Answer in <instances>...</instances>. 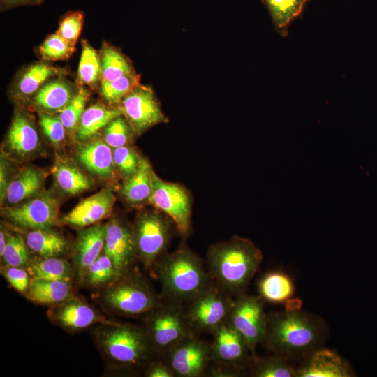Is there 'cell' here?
Returning <instances> with one entry per match:
<instances>
[{"instance_id":"obj_1","label":"cell","mask_w":377,"mask_h":377,"mask_svg":"<svg viewBox=\"0 0 377 377\" xmlns=\"http://www.w3.org/2000/svg\"><path fill=\"white\" fill-rule=\"evenodd\" d=\"M329 335L325 320L318 315L291 305L267 314L262 343L273 354L302 360L323 347Z\"/></svg>"},{"instance_id":"obj_2","label":"cell","mask_w":377,"mask_h":377,"mask_svg":"<svg viewBox=\"0 0 377 377\" xmlns=\"http://www.w3.org/2000/svg\"><path fill=\"white\" fill-rule=\"evenodd\" d=\"M262 260L260 249L251 240L235 235L210 246L207 270L215 283L236 297L246 293Z\"/></svg>"},{"instance_id":"obj_3","label":"cell","mask_w":377,"mask_h":377,"mask_svg":"<svg viewBox=\"0 0 377 377\" xmlns=\"http://www.w3.org/2000/svg\"><path fill=\"white\" fill-rule=\"evenodd\" d=\"M152 269L161 284V300L184 306L213 281L200 258L184 244L165 253Z\"/></svg>"},{"instance_id":"obj_4","label":"cell","mask_w":377,"mask_h":377,"mask_svg":"<svg viewBox=\"0 0 377 377\" xmlns=\"http://www.w3.org/2000/svg\"><path fill=\"white\" fill-rule=\"evenodd\" d=\"M94 335L103 357L114 367L145 369L156 355L142 326L103 323Z\"/></svg>"},{"instance_id":"obj_5","label":"cell","mask_w":377,"mask_h":377,"mask_svg":"<svg viewBox=\"0 0 377 377\" xmlns=\"http://www.w3.org/2000/svg\"><path fill=\"white\" fill-rule=\"evenodd\" d=\"M101 300L114 313L132 317L146 314L162 301L147 279L133 268L105 288Z\"/></svg>"},{"instance_id":"obj_6","label":"cell","mask_w":377,"mask_h":377,"mask_svg":"<svg viewBox=\"0 0 377 377\" xmlns=\"http://www.w3.org/2000/svg\"><path fill=\"white\" fill-rule=\"evenodd\" d=\"M142 327L156 355L163 359L180 341L195 332L186 318L185 306L166 300L145 314Z\"/></svg>"},{"instance_id":"obj_7","label":"cell","mask_w":377,"mask_h":377,"mask_svg":"<svg viewBox=\"0 0 377 377\" xmlns=\"http://www.w3.org/2000/svg\"><path fill=\"white\" fill-rule=\"evenodd\" d=\"M161 212L140 214L133 226L136 257L147 269H152L165 253L171 237V224Z\"/></svg>"},{"instance_id":"obj_8","label":"cell","mask_w":377,"mask_h":377,"mask_svg":"<svg viewBox=\"0 0 377 377\" xmlns=\"http://www.w3.org/2000/svg\"><path fill=\"white\" fill-rule=\"evenodd\" d=\"M214 281L185 305L188 322L195 333H212L228 321L234 300Z\"/></svg>"},{"instance_id":"obj_9","label":"cell","mask_w":377,"mask_h":377,"mask_svg":"<svg viewBox=\"0 0 377 377\" xmlns=\"http://www.w3.org/2000/svg\"><path fill=\"white\" fill-rule=\"evenodd\" d=\"M212 365L232 369L242 376L249 371L253 355L243 337L226 321L212 333Z\"/></svg>"},{"instance_id":"obj_10","label":"cell","mask_w":377,"mask_h":377,"mask_svg":"<svg viewBox=\"0 0 377 377\" xmlns=\"http://www.w3.org/2000/svg\"><path fill=\"white\" fill-rule=\"evenodd\" d=\"M149 202L167 215L183 235L191 228V199L182 186L164 181L154 172L152 191Z\"/></svg>"},{"instance_id":"obj_11","label":"cell","mask_w":377,"mask_h":377,"mask_svg":"<svg viewBox=\"0 0 377 377\" xmlns=\"http://www.w3.org/2000/svg\"><path fill=\"white\" fill-rule=\"evenodd\" d=\"M117 107L135 136L157 124L168 122L153 89L140 83L124 96Z\"/></svg>"},{"instance_id":"obj_12","label":"cell","mask_w":377,"mask_h":377,"mask_svg":"<svg viewBox=\"0 0 377 377\" xmlns=\"http://www.w3.org/2000/svg\"><path fill=\"white\" fill-rule=\"evenodd\" d=\"M59 202L50 191L40 193L20 205L3 209L4 218L13 225L26 230L49 229L59 214Z\"/></svg>"},{"instance_id":"obj_13","label":"cell","mask_w":377,"mask_h":377,"mask_svg":"<svg viewBox=\"0 0 377 377\" xmlns=\"http://www.w3.org/2000/svg\"><path fill=\"white\" fill-rule=\"evenodd\" d=\"M267 314L261 297L246 293L235 297L228 321L243 337L253 355L265 334Z\"/></svg>"},{"instance_id":"obj_14","label":"cell","mask_w":377,"mask_h":377,"mask_svg":"<svg viewBox=\"0 0 377 377\" xmlns=\"http://www.w3.org/2000/svg\"><path fill=\"white\" fill-rule=\"evenodd\" d=\"M164 360L175 377L206 375L212 361L210 344L193 332L173 348Z\"/></svg>"},{"instance_id":"obj_15","label":"cell","mask_w":377,"mask_h":377,"mask_svg":"<svg viewBox=\"0 0 377 377\" xmlns=\"http://www.w3.org/2000/svg\"><path fill=\"white\" fill-rule=\"evenodd\" d=\"M103 251L121 274L131 269L137 258L133 228L119 219H112L106 224Z\"/></svg>"},{"instance_id":"obj_16","label":"cell","mask_w":377,"mask_h":377,"mask_svg":"<svg viewBox=\"0 0 377 377\" xmlns=\"http://www.w3.org/2000/svg\"><path fill=\"white\" fill-rule=\"evenodd\" d=\"M69 74L68 69L38 61L21 68L9 87L10 96L17 101H28L50 80Z\"/></svg>"},{"instance_id":"obj_17","label":"cell","mask_w":377,"mask_h":377,"mask_svg":"<svg viewBox=\"0 0 377 377\" xmlns=\"http://www.w3.org/2000/svg\"><path fill=\"white\" fill-rule=\"evenodd\" d=\"M49 319L55 325L69 330H80L100 323H110L94 307L72 297L51 306L47 311Z\"/></svg>"},{"instance_id":"obj_18","label":"cell","mask_w":377,"mask_h":377,"mask_svg":"<svg viewBox=\"0 0 377 377\" xmlns=\"http://www.w3.org/2000/svg\"><path fill=\"white\" fill-rule=\"evenodd\" d=\"M355 373L349 363L336 352L318 348L301 360L296 377H352Z\"/></svg>"},{"instance_id":"obj_19","label":"cell","mask_w":377,"mask_h":377,"mask_svg":"<svg viewBox=\"0 0 377 377\" xmlns=\"http://www.w3.org/2000/svg\"><path fill=\"white\" fill-rule=\"evenodd\" d=\"M106 224H94L81 230L73 247L72 261L80 282L85 272L104 250Z\"/></svg>"},{"instance_id":"obj_20","label":"cell","mask_w":377,"mask_h":377,"mask_svg":"<svg viewBox=\"0 0 377 377\" xmlns=\"http://www.w3.org/2000/svg\"><path fill=\"white\" fill-rule=\"evenodd\" d=\"M78 89L79 85L65 75L56 77L45 83L29 102L38 113L59 112L71 102Z\"/></svg>"},{"instance_id":"obj_21","label":"cell","mask_w":377,"mask_h":377,"mask_svg":"<svg viewBox=\"0 0 377 377\" xmlns=\"http://www.w3.org/2000/svg\"><path fill=\"white\" fill-rule=\"evenodd\" d=\"M115 202L112 192L102 189L79 202L63 218L64 223L84 228L96 224L108 216Z\"/></svg>"},{"instance_id":"obj_22","label":"cell","mask_w":377,"mask_h":377,"mask_svg":"<svg viewBox=\"0 0 377 377\" xmlns=\"http://www.w3.org/2000/svg\"><path fill=\"white\" fill-rule=\"evenodd\" d=\"M7 145L18 156L34 151L39 144L37 130L31 119L20 108L15 110L6 138Z\"/></svg>"},{"instance_id":"obj_23","label":"cell","mask_w":377,"mask_h":377,"mask_svg":"<svg viewBox=\"0 0 377 377\" xmlns=\"http://www.w3.org/2000/svg\"><path fill=\"white\" fill-rule=\"evenodd\" d=\"M79 162L90 172L109 177L113 173V151L101 139L90 140L81 145L77 151Z\"/></svg>"},{"instance_id":"obj_24","label":"cell","mask_w":377,"mask_h":377,"mask_svg":"<svg viewBox=\"0 0 377 377\" xmlns=\"http://www.w3.org/2000/svg\"><path fill=\"white\" fill-rule=\"evenodd\" d=\"M45 175L43 172L32 167L25 168L9 181L4 201L17 205L32 198L41 192Z\"/></svg>"},{"instance_id":"obj_25","label":"cell","mask_w":377,"mask_h":377,"mask_svg":"<svg viewBox=\"0 0 377 377\" xmlns=\"http://www.w3.org/2000/svg\"><path fill=\"white\" fill-rule=\"evenodd\" d=\"M154 170L149 161L140 157L136 171L125 179L121 194L129 204L136 205L149 202L153 185Z\"/></svg>"},{"instance_id":"obj_26","label":"cell","mask_w":377,"mask_h":377,"mask_svg":"<svg viewBox=\"0 0 377 377\" xmlns=\"http://www.w3.org/2000/svg\"><path fill=\"white\" fill-rule=\"evenodd\" d=\"M25 296L36 304L53 306L73 297V291L69 282L31 278Z\"/></svg>"},{"instance_id":"obj_27","label":"cell","mask_w":377,"mask_h":377,"mask_svg":"<svg viewBox=\"0 0 377 377\" xmlns=\"http://www.w3.org/2000/svg\"><path fill=\"white\" fill-rule=\"evenodd\" d=\"M121 114L117 107H108L95 103L86 108L81 117L77 131V138L81 142L90 140L112 119Z\"/></svg>"},{"instance_id":"obj_28","label":"cell","mask_w":377,"mask_h":377,"mask_svg":"<svg viewBox=\"0 0 377 377\" xmlns=\"http://www.w3.org/2000/svg\"><path fill=\"white\" fill-rule=\"evenodd\" d=\"M27 269L31 278L69 283L75 275L73 265L60 257H39L31 259Z\"/></svg>"},{"instance_id":"obj_29","label":"cell","mask_w":377,"mask_h":377,"mask_svg":"<svg viewBox=\"0 0 377 377\" xmlns=\"http://www.w3.org/2000/svg\"><path fill=\"white\" fill-rule=\"evenodd\" d=\"M101 82L110 81L126 75L136 73L130 59L117 47L108 42H103L98 51Z\"/></svg>"},{"instance_id":"obj_30","label":"cell","mask_w":377,"mask_h":377,"mask_svg":"<svg viewBox=\"0 0 377 377\" xmlns=\"http://www.w3.org/2000/svg\"><path fill=\"white\" fill-rule=\"evenodd\" d=\"M24 239L29 250L40 257H60L67 250L66 240L50 228L29 230Z\"/></svg>"},{"instance_id":"obj_31","label":"cell","mask_w":377,"mask_h":377,"mask_svg":"<svg viewBox=\"0 0 377 377\" xmlns=\"http://www.w3.org/2000/svg\"><path fill=\"white\" fill-rule=\"evenodd\" d=\"M311 0H263L272 17L276 31L281 36L288 35L292 22L302 13Z\"/></svg>"},{"instance_id":"obj_32","label":"cell","mask_w":377,"mask_h":377,"mask_svg":"<svg viewBox=\"0 0 377 377\" xmlns=\"http://www.w3.org/2000/svg\"><path fill=\"white\" fill-rule=\"evenodd\" d=\"M258 288L260 297L272 303L288 301L295 291L292 279L279 271L265 274L259 281Z\"/></svg>"},{"instance_id":"obj_33","label":"cell","mask_w":377,"mask_h":377,"mask_svg":"<svg viewBox=\"0 0 377 377\" xmlns=\"http://www.w3.org/2000/svg\"><path fill=\"white\" fill-rule=\"evenodd\" d=\"M82 52L79 61L77 84L95 89L101 82V69L99 53L89 41L82 40Z\"/></svg>"},{"instance_id":"obj_34","label":"cell","mask_w":377,"mask_h":377,"mask_svg":"<svg viewBox=\"0 0 377 377\" xmlns=\"http://www.w3.org/2000/svg\"><path fill=\"white\" fill-rule=\"evenodd\" d=\"M296 368L292 361L283 356L253 355L249 374L253 377H296Z\"/></svg>"},{"instance_id":"obj_35","label":"cell","mask_w":377,"mask_h":377,"mask_svg":"<svg viewBox=\"0 0 377 377\" xmlns=\"http://www.w3.org/2000/svg\"><path fill=\"white\" fill-rule=\"evenodd\" d=\"M53 174L59 188L68 195H77L90 188L91 182L77 168L66 162H57Z\"/></svg>"},{"instance_id":"obj_36","label":"cell","mask_w":377,"mask_h":377,"mask_svg":"<svg viewBox=\"0 0 377 377\" xmlns=\"http://www.w3.org/2000/svg\"><path fill=\"white\" fill-rule=\"evenodd\" d=\"M110 258L102 252L98 258L87 268L83 282L93 288L108 287L120 276Z\"/></svg>"},{"instance_id":"obj_37","label":"cell","mask_w":377,"mask_h":377,"mask_svg":"<svg viewBox=\"0 0 377 377\" xmlns=\"http://www.w3.org/2000/svg\"><path fill=\"white\" fill-rule=\"evenodd\" d=\"M140 76L126 75L110 81H102L99 91L102 98L110 105H118L133 89L140 84Z\"/></svg>"},{"instance_id":"obj_38","label":"cell","mask_w":377,"mask_h":377,"mask_svg":"<svg viewBox=\"0 0 377 377\" xmlns=\"http://www.w3.org/2000/svg\"><path fill=\"white\" fill-rule=\"evenodd\" d=\"M75 50L73 45L57 32L47 36L37 48V54L43 61L47 62L66 61Z\"/></svg>"},{"instance_id":"obj_39","label":"cell","mask_w":377,"mask_h":377,"mask_svg":"<svg viewBox=\"0 0 377 377\" xmlns=\"http://www.w3.org/2000/svg\"><path fill=\"white\" fill-rule=\"evenodd\" d=\"M4 265L27 269L31 258L25 239L19 234L7 232V244L1 258Z\"/></svg>"},{"instance_id":"obj_40","label":"cell","mask_w":377,"mask_h":377,"mask_svg":"<svg viewBox=\"0 0 377 377\" xmlns=\"http://www.w3.org/2000/svg\"><path fill=\"white\" fill-rule=\"evenodd\" d=\"M89 98V91L84 87L79 86L71 102L59 112V117L68 132H76Z\"/></svg>"},{"instance_id":"obj_41","label":"cell","mask_w":377,"mask_h":377,"mask_svg":"<svg viewBox=\"0 0 377 377\" xmlns=\"http://www.w3.org/2000/svg\"><path fill=\"white\" fill-rule=\"evenodd\" d=\"M133 135L131 126L123 115L117 117L104 128V141L114 149L128 145Z\"/></svg>"},{"instance_id":"obj_42","label":"cell","mask_w":377,"mask_h":377,"mask_svg":"<svg viewBox=\"0 0 377 377\" xmlns=\"http://www.w3.org/2000/svg\"><path fill=\"white\" fill-rule=\"evenodd\" d=\"M84 21V13L82 10H71L64 14L59 20L56 31L60 36L73 45H76Z\"/></svg>"},{"instance_id":"obj_43","label":"cell","mask_w":377,"mask_h":377,"mask_svg":"<svg viewBox=\"0 0 377 377\" xmlns=\"http://www.w3.org/2000/svg\"><path fill=\"white\" fill-rule=\"evenodd\" d=\"M39 126L44 135L54 145L63 142L67 131L59 116L53 114L39 112Z\"/></svg>"},{"instance_id":"obj_44","label":"cell","mask_w":377,"mask_h":377,"mask_svg":"<svg viewBox=\"0 0 377 377\" xmlns=\"http://www.w3.org/2000/svg\"><path fill=\"white\" fill-rule=\"evenodd\" d=\"M140 157L133 147L128 145L113 150L114 164L125 179L136 171Z\"/></svg>"},{"instance_id":"obj_45","label":"cell","mask_w":377,"mask_h":377,"mask_svg":"<svg viewBox=\"0 0 377 377\" xmlns=\"http://www.w3.org/2000/svg\"><path fill=\"white\" fill-rule=\"evenodd\" d=\"M2 275L8 282L19 293L26 294L31 281L27 269L23 267L3 265L1 267Z\"/></svg>"},{"instance_id":"obj_46","label":"cell","mask_w":377,"mask_h":377,"mask_svg":"<svg viewBox=\"0 0 377 377\" xmlns=\"http://www.w3.org/2000/svg\"><path fill=\"white\" fill-rule=\"evenodd\" d=\"M145 376L147 377H175L172 370L164 360H151L145 367Z\"/></svg>"},{"instance_id":"obj_47","label":"cell","mask_w":377,"mask_h":377,"mask_svg":"<svg viewBox=\"0 0 377 377\" xmlns=\"http://www.w3.org/2000/svg\"><path fill=\"white\" fill-rule=\"evenodd\" d=\"M45 0H0L1 12L9 10L24 6L41 5Z\"/></svg>"},{"instance_id":"obj_48","label":"cell","mask_w":377,"mask_h":377,"mask_svg":"<svg viewBox=\"0 0 377 377\" xmlns=\"http://www.w3.org/2000/svg\"><path fill=\"white\" fill-rule=\"evenodd\" d=\"M7 244V232L2 226L0 231V256L2 258Z\"/></svg>"}]
</instances>
